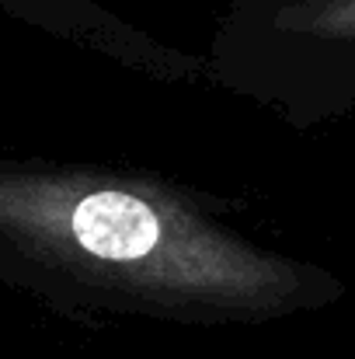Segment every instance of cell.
<instances>
[{
  "instance_id": "1",
  "label": "cell",
  "mask_w": 355,
  "mask_h": 359,
  "mask_svg": "<svg viewBox=\"0 0 355 359\" xmlns=\"http://www.w3.org/2000/svg\"><path fill=\"white\" fill-rule=\"evenodd\" d=\"M70 241L91 258L112 265H143L167 248L164 217L129 192H88L67 217Z\"/></svg>"
},
{
  "instance_id": "2",
  "label": "cell",
  "mask_w": 355,
  "mask_h": 359,
  "mask_svg": "<svg viewBox=\"0 0 355 359\" xmlns=\"http://www.w3.org/2000/svg\"><path fill=\"white\" fill-rule=\"evenodd\" d=\"M345 32L355 39V0H349V7H345Z\"/></svg>"
}]
</instances>
